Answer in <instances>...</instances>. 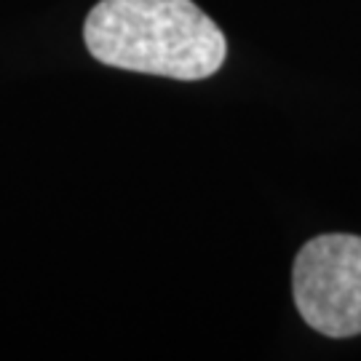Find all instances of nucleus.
<instances>
[{"mask_svg": "<svg viewBox=\"0 0 361 361\" xmlns=\"http://www.w3.org/2000/svg\"><path fill=\"white\" fill-rule=\"evenodd\" d=\"M83 40L102 65L174 80H204L228 56L222 30L193 0H99Z\"/></svg>", "mask_w": 361, "mask_h": 361, "instance_id": "nucleus-1", "label": "nucleus"}, {"mask_svg": "<svg viewBox=\"0 0 361 361\" xmlns=\"http://www.w3.org/2000/svg\"><path fill=\"white\" fill-rule=\"evenodd\" d=\"M292 295L302 322L326 337L361 335V238L316 235L297 252Z\"/></svg>", "mask_w": 361, "mask_h": 361, "instance_id": "nucleus-2", "label": "nucleus"}]
</instances>
